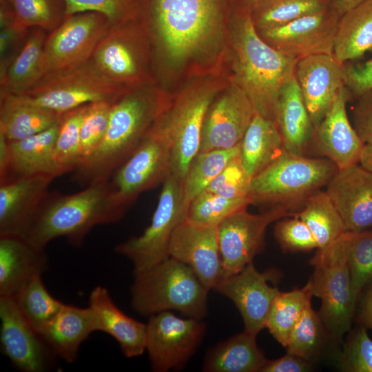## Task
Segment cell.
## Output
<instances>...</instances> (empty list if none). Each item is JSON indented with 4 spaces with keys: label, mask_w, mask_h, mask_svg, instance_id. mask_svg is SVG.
Instances as JSON below:
<instances>
[{
    "label": "cell",
    "mask_w": 372,
    "mask_h": 372,
    "mask_svg": "<svg viewBox=\"0 0 372 372\" xmlns=\"http://www.w3.org/2000/svg\"><path fill=\"white\" fill-rule=\"evenodd\" d=\"M251 204L250 197L229 198L204 190L189 203L186 218L196 224L218 226L227 217Z\"/></svg>",
    "instance_id": "cell-42"
},
{
    "label": "cell",
    "mask_w": 372,
    "mask_h": 372,
    "mask_svg": "<svg viewBox=\"0 0 372 372\" xmlns=\"http://www.w3.org/2000/svg\"><path fill=\"white\" fill-rule=\"evenodd\" d=\"M1 352L24 372H44L56 355L28 322L13 297L0 296Z\"/></svg>",
    "instance_id": "cell-18"
},
{
    "label": "cell",
    "mask_w": 372,
    "mask_h": 372,
    "mask_svg": "<svg viewBox=\"0 0 372 372\" xmlns=\"http://www.w3.org/2000/svg\"><path fill=\"white\" fill-rule=\"evenodd\" d=\"M13 12L14 28L28 31L39 28L50 32L66 17L65 0H6Z\"/></svg>",
    "instance_id": "cell-40"
},
{
    "label": "cell",
    "mask_w": 372,
    "mask_h": 372,
    "mask_svg": "<svg viewBox=\"0 0 372 372\" xmlns=\"http://www.w3.org/2000/svg\"><path fill=\"white\" fill-rule=\"evenodd\" d=\"M342 13L332 5L285 25L258 31L268 44L300 59L318 54H333L338 25Z\"/></svg>",
    "instance_id": "cell-17"
},
{
    "label": "cell",
    "mask_w": 372,
    "mask_h": 372,
    "mask_svg": "<svg viewBox=\"0 0 372 372\" xmlns=\"http://www.w3.org/2000/svg\"><path fill=\"white\" fill-rule=\"evenodd\" d=\"M251 177L248 174L240 155L231 161L205 190L229 198L249 197Z\"/></svg>",
    "instance_id": "cell-48"
},
{
    "label": "cell",
    "mask_w": 372,
    "mask_h": 372,
    "mask_svg": "<svg viewBox=\"0 0 372 372\" xmlns=\"http://www.w3.org/2000/svg\"><path fill=\"white\" fill-rule=\"evenodd\" d=\"M48 33L39 28L29 30L18 52L1 72L0 96L21 94L43 78V52Z\"/></svg>",
    "instance_id": "cell-30"
},
{
    "label": "cell",
    "mask_w": 372,
    "mask_h": 372,
    "mask_svg": "<svg viewBox=\"0 0 372 372\" xmlns=\"http://www.w3.org/2000/svg\"><path fill=\"white\" fill-rule=\"evenodd\" d=\"M0 133L8 141H19L58 123L63 114L28 101L20 94L0 96Z\"/></svg>",
    "instance_id": "cell-31"
},
{
    "label": "cell",
    "mask_w": 372,
    "mask_h": 372,
    "mask_svg": "<svg viewBox=\"0 0 372 372\" xmlns=\"http://www.w3.org/2000/svg\"><path fill=\"white\" fill-rule=\"evenodd\" d=\"M347 262L355 295L372 282V229L352 231Z\"/></svg>",
    "instance_id": "cell-45"
},
{
    "label": "cell",
    "mask_w": 372,
    "mask_h": 372,
    "mask_svg": "<svg viewBox=\"0 0 372 372\" xmlns=\"http://www.w3.org/2000/svg\"><path fill=\"white\" fill-rule=\"evenodd\" d=\"M343 65L333 54L311 55L296 63L294 76L314 127L324 118L337 92L344 86Z\"/></svg>",
    "instance_id": "cell-23"
},
{
    "label": "cell",
    "mask_w": 372,
    "mask_h": 372,
    "mask_svg": "<svg viewBox=\"0 0 372 372\" xmlns=\"http://www.w3.org/2000/svg\"><path fill=\"white\" fill-rule=\"evenodd\" d=\"M228 4L229 0H141L140 18L165 58L180 65L220 37Z\"/></svg>",
    "instance_id": "cell-2"
},
{
    "label": "cell",
    "mask_w": 372,
    "mask_h": 372,
    "mask_svg": "<svg viewBox=\"0 0 372 372\" xmlns=\"http://www.w3.org/2000/svg\"><path fill=\"white\" fill-rule=\"evenodd\" d=\"M312 369L311 363L288 353L276 360H267L260 372H305Z\"/></svg>",
    "instance_id": "cell-52"
},
{
    "label": "cell",
    "mask_w": 372,
    "mask_h": 372,
    "mask_svg": "<svg viewBox=\"0 0 372 372\" xmlns=\"http://www.w3.org/2000/svg\"><path fill=\"white\" fill-rule=\"evenodd\" d=\"M123 216L112 198L110 180L100 181L72 194H48L23 238L41 249L61 237L79 247L94 227Z\"/></svg>",
    "instance_id": "cell-4"
},
{
    "label": "cell",
    "mask_w": 372,
    "mask_h": 372,
    "mask_svg": "<svg viewBox=\"0 0 372 372\" xmlns=\"http://www.w3.org/2000/svg\"><path fill=\"white\" fill-rule=\"evenodd\" d=\"M45 249L25 238L0 236V296L14 297L31 279L48 269Z\"/></svg>",
    "instance_id": "cell-25"
},
{
    "label": "cell",
    "mask_w": 372,
    "mask_h": 372,
    "mask_svg": "<svg viewBox=\"0 0 372 372\" xmlns=\"http://www.w3.org/2000/svg\"><path fill=\"white\" fill-rule=\"evenodd\" d=\"M360 324L365 326L372 331V282L367 286L358 313Z\"/></svg>",
    "instance_id": "cell-53"
},
{
    "label": "cell",
    "mask_w": 372,
    "mask_h": 372,
    "mask_svg": "<svg viewBox=\"0 0 372 372\" xmlns=\"http://www.w3.org/2000/svg\"><path fill=\"white\" fill-rule=\"evenodd\" d=\"M240 145L230 149L198 152L194 157L183 180V202L187 209L190 201L205 190L223 169L240 155Z\"/></svg>",
    "instance_id": "cell-37"
},
{
    "label": "cell",
    "mask_w": 372,
    "mask_h": 372,
    "mask_svg": "<svg viewBox=\"0 0 372 372\" xmlns=\"http://www.w3.org/2000/svg\"><path fill=\"white\" fill-rule=\"evenodd\" d=\"M54 178L32 175L0 184V236L24 237Z\"/></svg>",
    "instance_id": "cell-24"
},
{
    "label": "cell",
    "mask_w": 372,
    "mask_h": 372,
    "mask_svg": "<svg viewBox=\"0 0 372 372\" xmlns=\"http://www.w3.org/2000/svg\"><path fill=\"white\" fill-rule=\"evenodd\" d=\"M332 5L327 0H267L253 6L251 14L257 31H260L285 25Z\"/></svg>",
    "instance_id": "cell-38"
},
{
    "label": "cell",
    "mask_w": 372,
    "mask_h": 372,
    "mask_svg": "<svg viewBox=\"0 0 372 372\" xmlns=\"http://www.w3.org/2000/svg\"><path fill=\"white\" fill-rule=\"evenodd\" d=\"M359 164L372 172V145L365 144L362 149Z\"/></svg>",
    "instance_id": "cell-55"
},
{
    "label": "cell",
    "mask_w": 372,
    "mask_h": 372,
    "mask_svg": "<svg viewBox=\"0 0 372 372\" xmlns=\"http://www.w3.org/2000/svg\"><path fill=\"white\" fill-rule=\"evenodd\" d=\"M163 184L150 225L141 235L132 237L115 247L118 254L132 261L134 276L147 271L169 257L172 234L186 218L183 180L169 174Z\"/></svg>",
    "instance_id": "cell-11"
},
{
    "label": "cell",
    "mask_w": 372,
    "mask_h": 372,
    "mask_svg": "<svg viewBox=\"0 0 372 372\" xmlns=\"http://www.w3.org/2000/svg\"><path fill=\"white\" fill-rule=\"evenodd\" d=\"M205 324L201 320L181 318L169 311L150 316L146 324V348L153 371L183 367L202 342Z\"/></svg>",
    "instance_id": "cell-15"
},
{
    "label": "cell",
    "mask_w": 372,
    "mask_h": 372,
    "mask_svg": "<svg viewBox=\"0 0 372 372\" xmlns=\"http://www.w3.org/2000/svg\"><path fill=\"white\" fill-rule=\"evenodd\" d=\"M340 369L347 372H372V340L362 324L351 330L340 358Z\"/></svg>",
    "instance_id": "cell-47"
},
{
    "label": "cell",
    "mask_w": 372,
    "mask_h": 372,
    "mask_svg": "<svg viewBox=\"0 0 372 372\" xmlns=\"http://www.w3.org/2000/svg\"><path fill=\"white\" fill-rule=\"evenodd\" d=\"M372 50V0H364L344 12L335 34L333 56L341 64Z\"/></svg>",
    "instance_id": "cell-34"
},
{
    "label": "cell",
    "mask_w": 372,
    "mask_h": 372,
    "mask_svg": "<svg viewBox=\"0 0 372 372\" xmlns=\"http://www.w3.org/2000/svg\"><path fill=\"white\" fill-rule=\"evenodd\" d=\"M218 81L205 80L186 87L165 107L149 130L167 143L171 153V175L183 180L198 153L205 113L223 88Z\"/></svg>",
    "instance_id": "cell-8"
},
{
    "label": "cell",
    "mask_w": 372,
    "mask_h": 372,
    "mask_svg": "<svg viewBox=\"0 0 372 372\" xmlns=\"http://www.w3.org/2000/svg\"><path fill=\"white\" fill-rule=\"evenodd\" d=\"M313 293L309 282L300 289L281 292L276 298L269 311L265 328L286 347L295 325L310 305Z\"/></svg>",
    "instance_id": "cell-36"
},
{
    "label": "cell",
    "mask_w": 372,
    "mask_h": 372,
    "mask_svg": "<svg viewBox=\"0 0 372 372\" xmlns=\"http://www.w3.org/2000/svg\"><path fill=\"white\" fill-rule=\"evenodd\" d=\"M98 322L92 309L64 304L40 334L54 355L68 363L78 358L81 344L94 332Z\"/></svg>",
    "instance_id": "cell-27"
},
{
    "label": "cell",
    "mask_w": 372,
    "mask_h": 372,
    "mask_svg": "<svg viewBox=\"0 0 372 372\" xmlns=\"http://www.w3.org/2000/svg\"><path fill=\"white\" fill-rule=\"evenodd\" d=\"M352 231H346L330 245L318 248L311 258L313 273L308 281L313 296L321 300L318 312L329 338L342 341L351 330L358 298L352 287L347 262Z\"/></svg>",
    "instance_id": "cell-7"
},
{
    "label": "cell",
    "mask_w": 372,
    "mask_h": 372,
    "mask_svg": "<svg viewBox=\"0 0 372 372\" xmlns=\"http://www.w3.org/2000/svg\"><path fill=\"white\" fill-rule=\"evenodd\" d=\"M255 114L248 96L230 81L207 110L198 152L230 149L239 145Z\"/></svg>",
    "instance_id": "cell-16"
},
{
    "label": "cell",
    "mask_w": 372,
    "mask_h": 372,
    "mask_svg": "<svg viewBox=\"0 0 372 372\" xmlns=\"http://www.w3.org/2000/svg\"><path fill=\"white\" fill-rule=\"evenodd\" d=\"M231 5L237 4L250 7L251 8L256 4L267 0H229Z\"/></svg>",
    "instance_id": "cell-57"
},
{
    "label": "cell",
    "mask_w": 372,
    "mask_h": 372,
    "mask_svg": "<svg viewBox=\"0 0 372 372\" xmlns=\"http://www.w3.org/2000/svg\"><path fill=\"white\" fill-rule=\"evenodd\" d=\"M126 90L90 61L72 70L46 76L20 95L34 105L64 114L90 103L113 101Z\"/></svg>",
    "instance_id": "cell-10"
},
{
    "label": "cell",
    "mask_w": 372,
    "mask_h": 372,
    "mask_svg": "<svg viewBox=\"0 0 372 372\" xmlns=\"http://www.w3.org/2000/svg\"><path fill=\"white\" fill-rule=\"evenodd\" d=\"M295 213L286 207L268 208L260 214L239 210L218 225V239L223 277L242 271L264 248L267 227L274 221Z\"/></svg>",
    "instance_id": "cell-14"
},
{
    "label": "cell",
    "mask_w": 372,
    "mask_h": 372,
    "mask_svg": "<svg viewBox=\"0 0 372 372\" xmlns=\"http://www.w3.org/2000/svg\"><path fill=\"white\" fill-rule=\"evenodd\" d=\"M168 101L150 84L127 89L117 96L112 103L103 141L74 170L75 179L86 185L109 180L140 145Z\"/></svg>",
    "instance_id": "cell-3"
},
{
    "label": "cell",
    "mask_w": 372,
    "mask_h": 372,
    "mask_svg": "<svg viewBox=\"0 0 372 372\" xmlns=\"http://www.w3.org/2000/svg\"><path fill=\"white\" fill-rule=\"evenodd\" d=\"M294 216L300 218L309 228L318 248L330 245L347 231L326 191L319 190L311 195Z\"/></svg>",
    "instance_id": "cell-35"
},
{
    "label": "cell",
    "mask_w": 372,
    "mask_h": 372,
    "mask_svg": "<svg viewBox=\"0 0 372 372\" xmlns=\"http://www.w3.org/2000/svg\"><path fill=\"white\" fill-rule=\"evenodd\" d=\"M327 1H329L330 3H331L333 5L337 0H327Z\"/></svg>",
    "instance_id": "cell-58"
},
{
    "label": "cell",
    "mask_w": 372,
    "mask_h": 372,
    "mask_svg": "<svg viewBox=\"0 0 372 372\" xmlns=\"http://www.w3.org/2000/svg\"><path fill=\"white\" fill-rule=\"evenodd\" d=\"M231 6V81L246 93L256 113L275 121L278 94L294 76L298 59L278 51L262 39L254 24L250 7Z\"/></svg>",
    "instance_id": "cell-1"
},
{
    "label": "cell",
    "mask_w": 372,
    "mask_h": 372,
    "mask_svg": "<svg viewBox=\"0 0 372 372\" xmlns=\"http://www.w3.org/2000/svg\"><path fill=\"white\" fill-rule=\"evenodd\" d=\"M87 105L64 113L59 123L54 158L65 173L74 171L80 162V132Z\"/></svg>",
    "instance_id": "cell-43"
},
{
    "label": "cell",
    "mask_w": 372,
    "mask_h": 372,
    "mask_svg": "<svg viewBox=\"0 0 372 372\" xmlns=\"http://www.w3.org/2000/svg\"><path fill=\"white\" fill-rule=\"evenodd\" d=\"M274 118L285 149L290 153L304 155L311 145L315 127L295 76L280 91Z\"/></svg>",
    "instance_id": "cell-28"
},
{
    "label": "cell",
    "mask_w": 372,
    "mask_h": 372,
    "mask_svg": "<svg viewBox=\"0 0 372 372\" xmlns=\"http://www.w3.org/2000/svg\"><path fill=\"white\" fill-rule=\"evenodd\" d=\"M110 26L107 18L96 12L67 16L47 34L43 52V77L72 70L90 61Z\"/></svg>",
    "instance_id": "cell-12"
},
{
    "label": "cell",
    "mask_w": 372,
    "mask_h": 372,
    "mask_svg": "<svg viewBox=\"0 0 372 372\" xmlns=\"http://www.w3.org/2000/svg\"><path fill=\"white\" fill-rule=\"evenodd\" d=\"M168 254L189 267L209 291L223 277L218 226L196 224L185 218L172 234Z\"/></svg>",
    "instance_id": "cell-20"
},
{
    "label": "cell",
    "mask_w": 372,
    "mask_h": 372,
    "mask_svg": "<svg viewBox=\"0 0 372 372\" xmlns=\"http://www.w3.org/2000/svg\"><path fill=\"white\" fill-rule=\"evenodd\" d=\"M66 17L84 12L104 14L110 25L140 17L141 0H65Z\"/></svg>",
    "instance_id": "cell-46"
},
{
    "label": "cell",
    "mask_w": 372,
    "mask_h": 372,
    "mask_svg": "<svg viewBox=\"0 0 372 372\" xmlns=\"http://www.w3.org/2000/svg\"><path fill=\"white\" fill-rule=\"evenodd\" d=\"M9 166L8 141L0 133V184L7 181Z\"/></svg>",
    "instance_id": "cell-54"
},
{
    "label": "cell",
    "mask_w": 372,
    "mask_h": 372,
    "mask_svg": "<svg viewBox=\"0 0 372 372\" xmlns=\"http://www.w3.org/2000/svg\"><path fill=\"white\" fill-rule=\"evenodd\" d=\"M344 85L351 98L372 88V57L360 64L344 63L343 65Z\"/></svg>",
    "instance_id": "cell-51"
},
{
    "label": "cell",
    "mask_w": 372,
    "mask_h": 372,
    "mask_svg": "<svg viewBox=\"0 0 372 372\" xmlns=\"http://www.w3.org/2000/svg\"><path fill=\"white\" fill-rule=\"evenodd\" d=\"M326 336L320 316L310 304L293 329L285 348L288 353L310 362L320 353Z\"/></svg>",
    "instance_id": "cell-41"
},
{
    "label": "cell",
    "mask_w": 372,
    "mask_h": 372,
    "mask_svg": "<svg viewBox=\"0 0 372 372\" xmlns=\"http://www.w3.org/2000/svg\"><path fill=\"white\" fill-rule=\"evenodd\" d=\"M152 39L140 18L110 25L90 60L116 85L132 89L151 83Z\"/></svg>",
    "instance_id": "cell-9"
},
{
    "label": "cell",
    "mask_w": 372,
    "mask_h": 372,
    "mask_svg": "<svg viewBox=\"0 0 372 372\" xmlns=\"http://www.w3.org/2000/svg\"><path fill=\"white\" fill-rule=\"evenodd\" d=\"M276 276L275 270L258 271L251 262L240 272L222 278L214 289L234 303L245 330L258 334L265 328L272 304L280 293L277 287L268 284Z\"/></svg>",
    "instance_id": "cell-19"
},
{
    "label": "cell",
    "mask_w": 372,
    "mask_h": 372,
    "mask_svg": "<svg viewBox=\"0 0 372 372\" xmlns=\"http://www.w3.org/2000/svg\"><path fill=\"white\" fill-rule=\"evenodd\" d=\"M274 236L284 251H307L318 248L309 228L294 215L291 218L278 220L274 226Z\"/></svg>",
    "instance_id": "cell-49"
},
{
    "label": "cell",
    "mask_w": 372,
    "mask_h": 372,
    "mask_svg": "<svg viewBox=\"0 0 372 372\" xmlns=\"http://www.w3.org/2000/svg\"><path fill=\"white\" fill-rule=\"evenodd\" d=\"M325 191L347 231L372 229V172L360 164L338 169Z\"/></svg>",
    "instance_id": "cell-22"
},
{
    "label": "cell",
    "mask_w": 372,
    "mask_h": 372,
    "mask_svg": "<svg viewBox=\"0 0 372 372\" xmlns=\"http://www.w3.org/2000/svg\"><path fill=\"white\" fill-rule=\"evenodd\" d=\"M338 170L327 158H310L285 150L251 178L249 197L252 204L269 208L281 206L292 211L302 208L311 195L327 186Z\"/></svg>",
    "instance_id": "cell-6"
},
{
    "label": "cell",
    "mask_w": 372,
    "mask_h": 372,
    "mask_svg": "<svg viewBox=\"0 0 372 372\" xmlns=\"http://www.w3.org/2000/svg\"><path fill=\"white\" fill-rule=\"evenodd\" d=\"M134 278L131 302L138 313L174 309L199 320L207 314L209 290L185 264L168 257Z\"/></svg>",
    "instance_id": "cell-5"
},
{
    "label": "cell",
    "mask_w": 372,
    "mask_h": 372,
    "mask_svg": "<svg viewBox=\"0 0 372 372\" xmlns=\"http://www.w3.org/2000/svg\"><path fill=\"white\" fill-rule=\"evenodd\" d=\"M171 174V153L166 141L149 130L132 155L116 170L110 180L112 198L124 214L143 192Z\"/></svg>",
    "instance_id": "cell-13"
},
{
    "label": "cell",
    "mask_w": 372,
    "mask_h": 372,
    "mask_svg": "<svg viewBox=\"0 0 372 372\" xmlns=\"http://www.w3.org/2000/svg\"><path fill=\"white\" fill-rule=\"evenodd\" d=\"M276 122L255 114L240 145V157L248 174L254 177L285 151Z\"/></svg>",
    "instance_id": "cell-32"
},
{
    "label": "cell",
    "mask_w": 372,
    "mask_h": 372,
    "mask_svg": "<svg viewBox=\"0 0 372 372\" xmlns=\"http://www.w3.org/2000/svg\"><path fill=\"white\" fill-rule=\"evenodd\" d=\"M364 0H337L333 4L342 14Z\"/></svg>",
    "instance_id": "cell-56"
},
{
    "label": "cell",
    "mask_w": 372,
    "mask_h": 372,
    "mask_svg": "<svg viewBox=\"0 0 372 372\" xmlns=\"http://www.w3.org/2000/svg\"><path fill=\"white\" fill-rule=\"evenodd\" d=\"M112 103L100 101L87 105L81 127L79 165L92 156L103 141L108 127Z\"/></svg>",
    "instance_id": "cell-44"
},
{
    "label": "cell",
    "mask_w": 372,
    "mask_h": 372,
    "mask_svg": "<svg viewBox=\"0 0 372 372\" xmlns=\"http://www.w3.org/2000/svg\"><path fill=\"white\" fill-rule=\"evenodd\" d=\"M257 334L244 330L218 343L207 353V372H260L267 359L256 343Z\"/></svg>",
    "instance_id": "cell-33"
},
{
    "label": "cell",
    "mask_w": 372,
    "mask_h": 372,
    "mask_svg": "<svg viewBox=\"0 0 372 372\" xmlns=\"http://www.w3.org/2000/svg\"><path fill=\"white\" fill-rule=\"evenodd\" d=\"M88 306L96 316L99 331L112 336L125 357L135 358L144 353L146 324L121 311L105 287L96 286L92 290Z\"/></svg>",
    "instance_id": "cell-26"
},
{
    "label": "cell",
    "mask_w": 372,
    "mask_h": 372,
    "mask_svg": "<svg viewBox=\"0 0 372 372\" xmlns=\"http://www.w3.org/2000/svg\"><path fill=\"white\" fill-rule=\"evenodd\" d=\"M353 126L365 144L372 145V88L359 95L352 110Z\"/></svg>",
    "instance_id": "cell-50"
},
{
    "label": "cell",
    "mask_w": 372,
    "mask_h": 372,
    "mask_svg": "<svg viewBox=\"0 0 372 372\" xmlns=\"http://www.w3.org/2000/svg\"><path fill=\"white\" fill-rule=\"evenodd\" d=\"M41 276L31 279L14 297L23 316L39 334L64 305L49 293Z\"/></svg>",
    "instance_id": "cell-39"
},
{
    "label": "cell",
    "mask_w": 372,
    "mask_h": 372,
    "mask_svg": "<svg viewBox=\"0 0 372 372\" xmlns=\"http://www.w3.org/2000/svg\"><path fill=\"white\" fill-rule=\"evenodd\" d=\"M59 123L26 138L8 141L7 181L32 175L48 174L57 177L65 174L54 158Z\"/></svg>",
    "instance_id": "cell-29"
},
{
    "label": "cell",
    "mask_w": 372,
    "mask_h": 372,
    "mask_svg": "<svg viewBox=\"0 0 372 372\" xmlns=\"http://www.w3.org/2000/svg\"><path fill=\"white\" fill-rule=\"evenodd\" d=\"M351 96L344 86L333 99L320 123L314 128L310 146L342 169L359 164L365 143L351 123L347 103Z\"/></svg>",
    "instance_id": "cell-21"
}]
</instances>
